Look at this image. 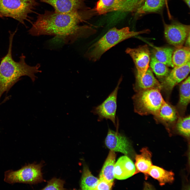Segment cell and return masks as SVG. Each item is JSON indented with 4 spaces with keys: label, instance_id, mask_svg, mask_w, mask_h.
<instances>
[{
    "label": "cell",
    "instance_id": "obj_5",
    "mask_svg": "<svg viewBox=\"0 0 190 190\" xmlns=\"http://www.w3.org/2000/svg\"><path fill=\"white\" fill-rule=\"evenodd\" d=\"M39 4L37 0H0V15L1 18H12L25 25L29 15Z\"/></svg>",
    "mask_w": 190,
    "mask_h": 190
},
{
    "label": "cell",
    "instance_id": "obj_16",
    "mask_svg": "<svg viewBox=\"0 0 190 190\" xmlns=\"http://www.w3.org/2000/svg\"><path fill=\"white\" fill-rule=\"evenodd\" d=\"M133 89L136 92L150 88H156L160 90V83L154 77L151 68L149 67L144 76L141 78H135Z\"/></svg>",
    "mask_w": 190,
    "mask_h": 190
},
{
    "label": "cell",
    "instance_id": "obj_23",
    "mask_svg": "<svg viewBox=\"0 0 190 190\" xmlns=\"http://www.w3.org/2000/svg\"><path fill=\"white\" fill-rule=\"evenodd\" d=\"M166 1V0H145L136 13L141 15L158 11L163 7Z\"/></svg>",
    "mask_w": 190,
    "mask_h": 190
},
{
    "label": "cell",
    "instance_id": "obj_11",
    "mask_svg": "<svg viewBox=\"0 0 190 190\" xmlns=\"http://www.w3.org/2000/svg\"><path fill=\"white\" fill-rule=\"evenodd\" d=\"M168 75L161 82L162 90L168 98L174 87L185 79L190 72V61L180 66H174Z\"/></svg>",
    "mask_w": 190,
    "mask_h": 190
},
{
    "label": "cell",
    "instance_id": "obj_28",
    "mask_svg": "<svg viewBox=\"0 0 190 190\" xmlns=\"http://www.w3.org/2000/svg\"><path fill=\"white\" fill-rule=\"evenodd\" d=\"M113 182H108L102 179L99 178L94 190L111 189Z\"/></svg>",
    "mask_w": 190,
    "mask_h": 190
},
{
    "label": "cell",
    "instance_id": "obj_17",
    "mask_svg": "<svg viewBox=\"0 0 190 190\" xmlns=\"http://www.w3.org/2000/svg\"><path fill=\"white\" fill-rule=\"evenodd\" d=\"M140 152V154L136 155L135 156L136 171L135 174L141 172L145 174L146 178L148 171L152 165L151 154L146 148H142Z\"/></svg>",
    "mask_w": 190,
    "mask_h": 190
},
{
    "label": "cell",
    "instance_id": "obj_13",
    "mask_svg": "<svg viewBox=\"0 0 190 190\" xmlns=\"http://www.w3.org/2000/svg\"><path fill=\"white\" fill-rule=\"evenodd\" d=\"M52 6L58 12L67 13L77 12L88 8L84 0H37Z\"/></svg>",
    "mask_w": 190,
    "mask_h": 190
},
{
    "label": "cell",
    "instance_id": "obj_29",
    "mask_svg": "<svg viewBox=\"0 0 190 190\" xmlns=\"http://www.w3.org/2000/svg\"><path fill=\"white\" fill-rule=\"evenodd\" d=\"M185 45L186 46L189 47L190 46V34H189L185 41Z\"/></svg>",
    "mask_w": 190,
    "mask_h": 190
},
{
    "label": "cell",
    "instance_id": "obj_24",
    "mask_svg": "<svg viewBox=\"0 0 190 190\" xmlns=\"http://www.w3.org/2000/svg\"><path fill=\"white\" fill-rule=\"evenodd\" d=\"M99 179L91 174L88 167H83L80 186L82 190H94Z\"/></svg>",
    "mask_w": 190,
    "mask_h": 190
},
{
    "label": "cell",
    "instance_id": "obj_8",
    "mask_svg": "<svg viewBox=\"0 0 190 190\" xmlns=\"http://www.w3.org/2000/svg\"><path fill=\"white\" fill-rule=\"evenodd\" d=\"M138 8L135 0H98L94 8L97 14L113 12H136Z\"/></svg>",
    "mask_w": 190,
    "mask_h": 190
},
{
    "label": "cell",
    "instance_id": "obj_2",
    "mask_svg": "<svg viewBox=\"0 0 190 190\" xmlns=\"http://www.w3.org/2000/svg\"><path fill=\"white\" fill-rule=\"evenodd\" d=\"M17 30L10 32L9 44L7 54L1 59L0 64V100L3 94L7 93L13 86L23 76H27L33 82L35 80V74L41 72L40 65L37 64L31 66L25 62V56L22 54L18 62L15 61L12 56L13 39Z\"/></svg>",
    "mask_w": 190,
    "mask_h": 190
},
{
    "label": "cell",
    "instance_id": "obj_31",
    "mask_svg": "<svg viewBox=\"0 0 190 190\" xmlns=\"http://www.w3.org/2000/svg\"><path fill=\"white\" fill-rule=\"evenodd\" d=\"M187 6L190 8V0H183Z\"/></svg>",
    "mask_w": 190,
    "mask_h": 190
},
{
    "label": "cell",
    "instance_id": "obj_20",
    "mask_svg": "<svg viewBox=\"0 0 190 190\" xmlns=\"http://www.w3.org/2000/svg\"><path fill=\"white\" fill-rule=\"evenodd\" d=\"M116 154L110 150L102 167L99 175V178L113 182L114 178V169L115 163Z\"/></svg>",
    "mask_w": 190,
    "mask_h": 190
},
{
    "label": "cell",
    "instance_id": "obj_19",
    "mask_svg": "<svg viewBox=\"0 0 190 190\" xmlns=\"http://www.w3.org/2000/svg\"><path fill=\"white\" fill-rule=\"evenodd\" d=\"M149 175L158 181L160 185L172 183L174 179V174L171 171L166 170L159 167L152 165L148 172Z\"/></svg>",
    "mask_w": 190,
    "mask_h": 190
},
{
    "label": "cell",
    "instance_id": "obj_4",
    "mask_svg": "<svg viewBox=\"0 0 190 190\" xmlns=\"http://www.w3.org/2000/svg\"><path fill=\"white\" fill-rule=\"evenodd\" d=\"M160 91L150 88L136 92L132 97L135 112L141 115H155L165 101Z\"/></svg>",
    "mask_w": 190,
    "mask_h": 190
},
{
    "label": "cell",
    "instance_id": "obj_26",
    "mask_svg": "<svg viewBox=\"0 0 190 190\" xmlns=\"http://www.w3.org/2000/svg\"><path fill=\"white\" fill-rule=\"evenodd\" d=\"M174 127L181 135L188 137L190 136V116L179 117Z\"/></svg>",
    "mask_w": 190,
    "mask_h": 190
},
{
    "label": "cell",
    "instance_id": "obj_12",
    "mask_svg": "<svg viewBox=\"0 0 190 190\" xmlns=\"http://www.w3.org/2000/svg\"><path fill=\"white\" fill-rule=\"evenodd\" d=\"M117 121V130L114 131L110 129H108L105 144L110 150L127 155L131 152V145L126 137L118 132V120Z\"/></svg>",
    "mask_w": 190,
    "mask_h": 190
},
{
    "label": "cell",
    "instance_id": "obj_15",
    "mask_svg": "<svg viewBox=\"0 0 190 190\" xmlns=\"http://www.w3.org/2000/svg\"><path fill=\"white\" fill-rule=\"evenodd\" d=\"M136 168L133 162L127 156L120 157L115 163L114 178L118 180L126 179L135 174Z\"/></svg>",
    "mask_w": 190,
    "mask_h": 190
},
{
    "label": "cell",
    "instance_id": "obj_32",
    "mask_svg": "<svg viewBox=\"0 0 190 190\" xmlns=\"http://www.w3.org/2000/svg\"><path fill=\"white\" fill-rule=\"evenodd\" d=\"M0 17L1 18V16L0 15Z\"/></svg>",
    "mask_w": 190,
    "mask_h": 190
},
{
    "label": "cell",
    "instance_id": "obj_3",
    "mask_svg": "<svg viewBox=\"0 0 190 190\" xmlns=\"http://www.w3.org/2000/svg\"><path fill=\"white\" fill-rule=\"evenodd\" d=\"M150 32L148 29L138 31L130 30L128 27L121 29L113 27L109 30L101 38L91 45L84 54V57L90 61L96 62L108 50L126 39Z\"/></svg>",
    "mask_w": 190,
    "mask_h": 190
},
{
    "label": "cell",
    "instance_id": "obj_9",
    "mask_svg": "<svg viewBox=\"0 0 190 190\" xmlns=\"http://www.w3.org/2000/svg\"><path fill=\"white\" fill-rule=\"evenodd\" d=\"M164 35L167 42L176 48L183 46L190 34V26L174 22L164 23Z\"/></svg>",
    "mask_w": 190,
    "mask_h": 190
},
{
    "label": "cell",
    "instance_id": "obj_22",
    "mask_svg": "<svg viewBox=\"0 0 190 190\" xmlns=\"http://www.w3.org/2000/svg\"><path fill=\"white\" fill-rule=\"evenodd\" d=\"M172 61L174 66H180L190 61V47L183 46L173 51Z\"/></svg>",
    "mask_w": 190,
    "mask_h": 190
},
{
    "label": "cell",
    "instance_id": "obj_6",
    "mask_svg": "<svg viewBox=\"0 0 190 190\" xmlns=\"http://www.w3.org/2000/svg\"><path fill=\"white\" fill-rule=\"evenodd\" d=\"M42 165V162L38 164L33 163L26 165L16 171H6L4 180L10 184L19 183L32 184L40 183L43 180L41 172Z\"/></svg>",
    "mask_w": 190,
    "mask_h": 190
},
{
    "label": "cell",
    "instance_id": "obj_7",
    "mask_svg": "<svg viewBox=\"0 0 190 190\" xmlns=\"http://www.w3.org/2000/svg\"><path fill=\"white\" fill-rule=\"evenodd\" d=\"M121 76L115 89L106 99L100 104L93 107L91 112L98 116V121L109 120L116 127L117 98L119 86L122 80Z\"/></svg>",
    "mask_w": 190,
    "mask_h": 190
},
{
    "label": "cell",
    "instance_id": "obj_14",
    "mask_svg": "<svg viewBox=\"0 0 190 190\" xmlns=\"http://www.w3.org/2000/svg\"><path fill=\"white\" fill-rule=\"evenodd\" d=\"M154 116L157 122L162 123L168 129L174 127L180 117L176 107L165 101Z\"/></svg>",
    "mask_w": 190,
    "mask_h": 190
},
{
    "label": "cell",
    "instance_id": "obj_27",
    "mask_svg": "<svg viewBox=\"0 0 190 190\" xmlns=\"http://www.w3.org/2000/svg\"><path fill=\"white\" fill-rule=\"evenodd\" d=\"M65 181L62 179L54 177L48 181L46 186L42 190H64Z\"/></svg>",
    "mask_w": 190,
    "mask_h": 190
},
{
    "label": "cell",
    "instance_id": "obj_25",
    "mask_svg": "<svg viewBox=\"0 0 190 190\" xmlns=\"http://www.w3.org/2000/svg\"><path fill=\"white\" fill-rule=\"evenodd\" d=\"M150 62L151 70L162 82L170 73L168 66L158 61L153 56L151 57Z\"/></svg>",
    "mask_w": 190,
    "mask_h": 190
},
{
    "label": "cell",
    "instance_id": "obj_21",
    "mask_svg": "<svg viewBox=\"0 0 190 190\" xmlns=\"http://www.w3.org/2000/svg\"><path fill=\"white\" fill-rule=\"evenodd\" d=\"M153 56L158 61L168 67L173 68L174 66L172 61V56L174 51L169 47H160L153 46Z\"/></svg>",
    "mask_w": 190,
    "mask_h": 190
},
{
    "label": "cell",
    "instance_id": "obj_10",
    "mask_svg": "<svg viewBox=\"0 0 190 190\" xmlns=\"http://www.w3.org/2000/svg\"><path fill=\"white\" fill-rule=\"evenodd\" d=\"M126 53L132 58L136 68L135 78L142 77L149 67L150 52L147 45L140 46L136 48H127Z\"/></svg>",
    "mask_w": 190,
    "mask_h": 190
},
{
    "label": "cell",
    "instance_id": "obj_30",
    "mask_svg": "<svg viewBox=\"0 0 190 190\" xmlns=\"http://www.w3.org/2000/svg\"><path fill=\"white\" fill-rule=\"evenodd\" d=\"M145 0H136V2L139 8Z\"/></svg>",
    "mask_w": 190,
    "mask_h": 190
},
{
    "label": "cell",
    "instance_id": "obj_18",
    "mask_svg": "<svg viewBox=\"0 0 190 190\" xmlns=\"http://www.w3.org/2000/svg\"><path fill=\"white\" fill-rule=\"evenodd\" d=\"M179 89V99L175 107L179 116L182 117L190 102L189 76L180 84Z\"/></svg>",
    "mask_w": 190,
    "mask_h": 190
},
{
    "label": "cell",
    "instance_id": "obj_1",
    "mask_svg": "<svg viewBox=\"0 0 190 190\" xmlns=\"http://www.w3.org/2000/svg\"><path fill=\"white\" fill-rule=\"evenodd\" d=\"M96 14L94 8L67 13L46 10L38 15L28 32L32 36H53L64 43H72L96 33L91 26L80 24Z\"/></svg>",
    "mask_w": 190,
    "mask_h": 190
}]
</instances>
